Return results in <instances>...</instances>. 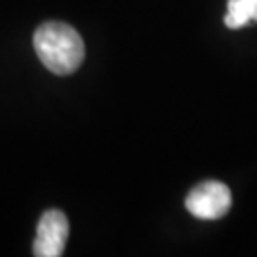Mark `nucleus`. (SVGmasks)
<instances>
[{
	"instance_id": "nucleus-1",
	"label": "nucleus",
	"mask_w": 257,
	"mask_h": 257,
	"mask_svg": "<svg viewBox=\"0 0 257 257\" xmlns=\"http://www.w3.org/2000/svg\"><path fill=\"white\" fill-rule=\"evenodd\" d=\"M33 46L42 65L59 76L74 73L84 61L82 37L61 21L42 23L33 37Z\"/></svg>"
},
{
	"instance_id": "nucleus-3",
	"label": "nucleus",
	"mask_w": 257,
	"mask_h": 257,
	"mask_svg": "<svg viewBox=\"0 0 257 257\" xmlns=\"http://www.w3.org/2000/svg\"><path fill=\"white\" fill-rule=\"evenodd\" d=\"M69 236V221L63 211L48 210L38 221L37 238L33 244V253L37 257L63 255Z\"/></svg>"
},
{
	"instance_id": "nucleus-4",
	"label": "nucleus",
	"mask_w": 257,
	"mask_h": 257,
	"mask_svg": "<svg viewBox=\"0 0 257 257\" xmlns=\"http://www.w3.org/2000/svg\"><path fill=\"white\" fill-rule=\"evenodd\" d=\"M257 21V0H229L225 25L229 29H242Z\"/></svg>"
},
{
	"instance_id": "nucleus-2",
	"label": "nucleus",
	"mask_w": 257,
	"mask_h": 257,
	"mask_svg": "<svg viewBox=\"0 0 257 257\" xmlns=\"http://www.w3.org/2000/svg\"><path fill=\"white\" fill-rule=\"evenodd\" d=\"M232 204L229 187L221 181H204L196 185L185 198L187 210L198 219H219L227 215Z\"/></svg>"
}]
</instances>
